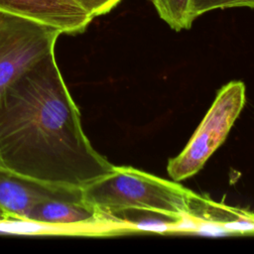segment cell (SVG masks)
<instances>
[{
  "label": "cell",
  "instance_id": "6da1fadb",
  "mask_svg": "<svg viewBox=\"0 0 254 254\" xmlns=\"http://www.w3.org/2000/svg\"><path fill=\"white\" fill-rule=\"evenodd\" d=\"M0 160L22 178L80 190L113 171L84 134L55 54L0 97Z\"/></svg>",
  "mask_w": 254,
  "mask_h": 254
},
{
  "label": "cell",
  "instance_id": "7a4b0ae2",
  "mask_svg": "<svg viewBox=\"0 0 254 254\" xmlns=\"http://www.w3.org/2000/svg\"><path fill=\"white\" fill-rule=\"evenodd\" d=\"M82 195L85 202L122 226L118 217L126 212L199 219L206 200L178 183L125 166H115L111 173L82 189Z\"/></svg>",
  "mask_w": 254,
  "mask_h": 254
},
{
  "label": "cell",
  "instance_id": "3957f363",
  "mask_svg": "<svg viewBox=\"0 0 254 254\" xmlns=\"http://www.w3.org/2000/svg\"><path fill=\"white\" fill-rule=\"evenodd\" d=\"M245 85L230 81L217 92L214 101L184 150L168 162L167 172L175 182L196 175L226 139L245 104Z\"/></svg>",
  "mask_w": 254,
  "mask_h": 254
},
{
  "label": "cell",
  "instance_id": "277c9868",
  "mask_svg": "<svg viewBox=\"0 0 254 254\" xmlns=\"http://www.w3.org/2000/svg\"><path fill=\"white\" fill-rule=\"evenodd\" d=\"M60 35L53 27L0 11V97L25 72L55 54Z\"/></svg>",
  "mask_w": 254,
  "mask_h": 254
},
{
  "label": "cell",
  "instance_id": "5b68a950",
  "mask_svg": "<svg viewBox=\"0 0 254 254\" xmlns=\"http://www.w3.org/2000/svg\"><path fill=\"white\" fill-rule=\"evenodd\" d=\"M46 198L78 201L83 200V195L80 189L41 184L0 167V219L26 218L30 208Z\"/></svg>",
  "mask_w": 254,
  "mask_h": 254
},
{
  "label": "cell",
  "instance_id": "8992f818",
  "mask_svg": "<svg viewBox=\"0 0 254 254\" xmlns=\"http://www.w3.org/2000/svg\"><path fill=\"white\" fill-rule=\"evenodd\" d=\"M0 11L74 35L86 30L93 18L74 0H0Z\"/></svg>",
  "mask_w": 254,
  "mask_h": 254
},
{
  "label": "cell",
  "instance_id": "52a82bcc",
  "mask_svg": "<svg viewBox=\"0 0 254 254\" xmlns=\"http://www.w3.org/2000/svg\"><path fill=\"white\" fill-rule=\"evenodd\" d=\"M0 233L84 235L82 230L77 227L60 224H50L25 217H6L0 219Z\"/></svg>",
  "mask_w": 254,
  "mask_h": 254
},
{
  "label": "cell",
  "instance_id": "ba28073f",
  "mask_svg": "<svg viewBox=\"0 0 254 254\" xmlns=\"http://www.w3.org/2000/svg\"><path fill=\"white\" fill-rule=\"evenodd\" d=\"M160 18L173 30L179 32L191 27L190 0H151Z\"/></svg>",
  "mask_w": 254,
  "mask_h": 254
},
{
  "label": "cell",
  "instance_id": "9c48e42d",
  "mask_svg": "<svg viewBox=\"0 0 254 254\" xmlns=\"http://www.w3.org/2000/svg\"><path fill=\"white\" fill-rule=\"evenodd\" d=\"M254 8V0H190V16L193 21L200 15L225 8Z\"/></svg>",
  "mask_w": 254,
  "mask_h": 254
},
{
  "label": "cell",
  "instance_id": "30bf717a",
  "mask_svg": "<svg viewBox=\"0 0 254 254\" xmlns=\"http://www.w3.org/2000/svg\"><path fill=\"white\" fill-rule=\"evenodd\" d=\"M93 19L95 17L109 13L122 0H74Z\"/></svg>",
  "mask_w": 254,
  "mask_h": 254
},
{
  "label": "cell",
  "instance_id": "8fae6325",
  "mask_svg": "<svg viewBox=\"0 0 254 254\" xmlns=\"http://www.w3.org/2000/svg\"><path fill=\"white\" fill-rule=\"evenodd\" d=\"M0 167H2V168H3V166H2V163H1V160H0Z\"/></svg>",
  "mask_w": 254,
  "mask_h": 254
}]
</instances>
